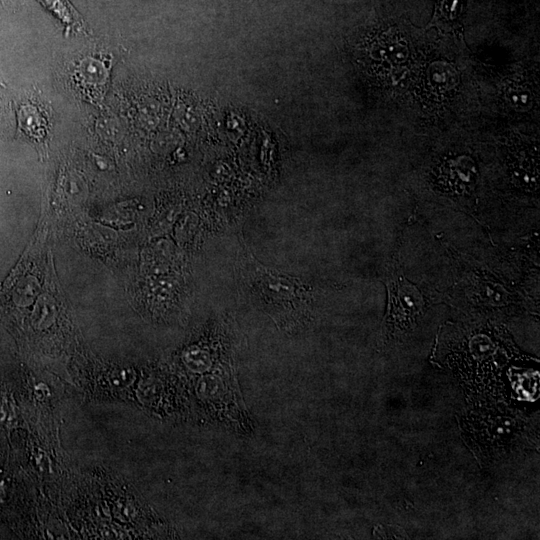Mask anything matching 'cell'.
<instances>
[{
	"instance_id": "6da1fadb",
	"label": "cell",
	"mask_w": 540,
	"mask_h": 540,
	"mask_svg": "<svg viewBox=\"0 0 540 540\" xmlns=\"http://www.w3.org/2000/svg\"><path fill=\"white\" fill-rule=\"evenodd\" d=\"M368 43L370 66L376 73L395 75L407 68L412 57V47L398 26H382L373 33Z\"/></svg>"
},
{
	"instance_id": "7a4b0ae2",
	"label": "cell",
	"mask_w": 540,
	"mask_h": 540,
	"mask_svg": "<svg viewBox=\"0 0 540 540\" xmlns=\"http://www.w3.org/2000/svg\"><path fill=\"white\" fill-rule=\"evenodd\" d=\"M387 321L399 329L413 325L424 309V298L418 288L399 276L390 280Z\"/></svg>"
},
{
	"instance_id": "3957f363",
	"label": "cell",
	"mask_w": 540,
	"mask_h": 540,
	"mask_svg": "<svg viewBox=\"0 0 540 540\" xmlns=\"http://www.w3.org/2000/svg\"><path fill=\"white\" fill-rule=\"evenodd\" d=\"M504 102L518 112L530 111L536 102L534 89L529 81L516 75L506 79L501 88Z\"/></svg>"
},
{
	"instance_id": "277c9868",
	"label": "cell",
	"mask_w": 540,
	"mask_h": 540,
	"mask_svg": "<svg viewBox=\"0 0 540 540\" xmlns=\"http://www.w3.org/2000/svg\"><path fill=\"white\" fill-rule=\"evenodd\" d=\"M53 13L65 26L67 31L86 34V24L69 0H37Z\"/></svg>"
},
{
	"instance_id": "5b68a950",
	"label": "cell",
	"mask_w": 540,
	"mask_h": 540,
	"mask_svg": "<svg viewBox=\"0 0 540 540\" xmlns=\"http://www.w3.org/2000/svg\"><path fill=\"white\" fill-rule=\"evenodd\" d=\"M427 77L429 89L438 97L449 94L450 90L455 88L458 79L457 72L446 62L431 65Z\"/></svg>"
},
{
	"instance_id": "8992f818",
	"label": "cell",
	"mask_w": 540,
	"mask_h": 540,
	"mask_svg": "<svg viewBox=\"0 0 540 540\" xmlns=\"http://www.w3.org/2000/svg\"><path fill=\"white\" fill-rule=\"evenodd\" d=\"M443 177L456 188L470 185L475 176V166L468 157L460 156L447 161L442 167Z\"/></svg>"
},
{
	"instance_id": "52a82bcc",
	"label": "cell",
	"mask_w": 540,
	"mask_h": 540,
	"mask_svg": "<svg viewBox=\"0 0 540 540\" xmlns=\"http://www.w3.org/2000/svg\"><path fill=\"white\" fill-rule=\"evenodd\" d=\"M464 9V0H436L431 25L441 29L457 27Z\"/></svg>"
},
{
	"instance_id": "ba28073f",
	"label": "cell",
	"mask_w": 540,
	"mask_h": 540,
	"mask_svg": "<svg viewBox=\"0 0 540 540\" xmlns=\"http://www.w3.org/2000/svg\"><path fill=\"white\" fill-rule=\"evenodd\" d=\"M538 163L534 153L523 152L513 163V177L525 186L535 188L538 184Z\"/></svg>"
}]
</instances>
